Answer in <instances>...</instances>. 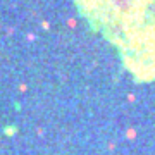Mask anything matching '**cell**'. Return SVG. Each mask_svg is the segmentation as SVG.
Listing matches in <instances>:
<instances>
[{
    "label": "cell",
    "mask_w": 155,
    "mask_h": 155,
    "mask_svg": "<svg viewBox=\"0 0 155 155\" xmlns=\"http://www.w3.org/2000/svg\"><path fill=\"white\" fill-rule=\"evenodd\" d=\"M138 81L155 79V0H74Z\"/></svg>",
    "instance_id": "obj_1"
}]
</instances>
